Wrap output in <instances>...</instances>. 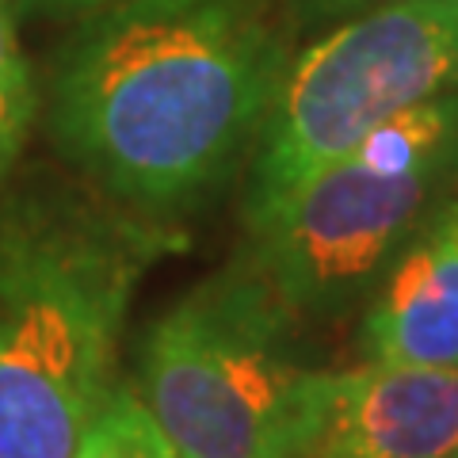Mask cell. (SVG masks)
Segmentation results:
<instances>
[{
	"instance_id": "cell-1",
	"label": "cell",
	"mask_w": 458,
	"mask_h": 458,
	"mask_svg": "<svg viewBox=\"0 0 458 458\" xmlns=\"http://www.w3.org/2000/svg\"><path fill=\"white\" fill-rule=\"evenodd\" d=\"M294 35L279 0H107L57 47L42 123L92 191L172 225L252 161Z\"/></svg>"
},
{
	"instance_id": "cell-2",
	"label": "cell",
	"mask_w": 458,
	"mask_h": 458,
	"mask_svg": "<svg viewBox=\"0 0 458 458\" xmlns=\"http://www.w3.org/2000/svg\"><path fill=\"white\" fill-rule=\"evenodd\" d=\"M168 222L35 176L0 188V458H73L104 405L141 276Z\"/></svg>"
},
{
	"instance_id": "cell-3",
	"label": "cell",
	"mask_w": 458,
	"mask_h": 458,
	"mask_svg": "<svg viewBox=\"0 0 458 458\" xmlns=\"http://www.w3.org/2000/svg\"><path fill=\"white\" fill-rule=\"evenodd\" d=\"M325 382L302 318L241 256L149 321L131 386L180 458H310Z\"/></svg>"
},
{
	"instance_id": "cell-4",
	"label": "cell",
	"mask_w": 458,
	"mask_h": 458,
	"mask_svg": "<svg viewBox=\"0 0 458 458\" xmlns=\"http://www.w3.org/2000/svg\"><path fill=\"white\" fill-rule=\"evenodd\" d=\"M458 191V92L375 126L348 157L245 214V260L302 321L363 310Z\"/></svg>"
},
{
	"instance_id": "cell-5",
	"label": "cell",
	"mask_w": 458,
	"mask_h": 458,
	"mask_svg": "<svg viewBox=\"0 0 458 458\" xmlns=\"http://www.w3.org/2000/svg\"><path fill=\"white\" fill-rule=\"evenodd\" d=\"M447 92H458V0H394L328 27L279 81L249 161L245 214Z\"/></svg>"
},
{
	"instance_id": "cell-6",
	"label": "cell",
	"mask_w": 458,
	"mask_h": 458,
	"mask_svg": "<svg viewBox=\"0 0 458 458\" xmlns=\"http://www.w3.org/2000/svg\"><path fill=\"white\" fill-rule=\"evenodd\" d=\"M458 370L360 363L328 370L310 458H454Z\"/></svg>"
},
{
	"instance_id": "cell-7",
	"label": "cell",
	"mask_w": 458,
	"mask_h": 458,
	"mask_svg": "<svg viewBox=\"0 0 458 458\" xmlns=\"http://www.w3.org/2000/svg\"><path fill=\"white\" fill-rule=\"evenodd\" d=\"M355 348L363 363L458 370V191L367 298Z\"/></svg>"
},
{
	"instance_id": "cell-8",
	"label": "cell",
	"mask_w": 458,
	"mask_h": 458,
	"mask_svg": "<svg viewBox=\"0 0 458 458\" xmlns=\"http://www.w3.org/2000/svg\"><path fill=\"white\" fill-rule=\"evenodd\" d=\"M42 114V92L20 47L16 4L0 0V188L20 165L27 134Z\"/></svg>"
},
{
	"instance_id": "cell-9",
	"label": "cell",
	"mask_w": 458,
	"mask_h": 458,
	"mask_svg": "<svg viewBox=\"0 0 458 458\" xmlns=\"http://www.w3.org/2000/svg\"><path fill=\"white\" fill-rule=\"evenodd\" d=\"M73 458H180L176 447L149 417L131 382H114L92 424L84 428Z\"/></svg>"
},
{
	"instance_id": "cell-10",
	"label": "cell",
	"mask_w": 458,
	"mask_h": 458,
	"mask_svg": "<svg viewBox=\"0 0 458 458\" xmlns=\"http://www.w3.org/2000/svg\"><path fill=\"white\" fill-rule=\"evenodd\" d=\"M394 0H279L283 16L291 20L294 31H328L352 16H363V12L386 8Z\"/></svg>"
},
{
	"instance_id": "cell-11",
	"label": "cell",
	"mask_w": 458,
	"mask_h": 458,
	"mask_svg": "<svg viewBox=\"0 0 458 458\" xmlns=\"http://www.w3.org/2000/svg\"><path fill=\"white\" fill-rule=\"evenodd\" d=\"M16 12H38V16H62V12H89L107 0H12Z\"/></svg>"
},
{
	"instance_id": "cell-12",
	"label": "cell",
	"mask_w": 458,
	"mask_h": 458,
	"mask_svg": "<svg viewBox=\"0 0 458 458\" xmlns=\"http://www.w3.org/2000/svg\"><path fill=\"white\" fill-rule=\"evenodd\" d=\"M454 458H458V454H454Z\"/></svg>"
}]
</instances>
